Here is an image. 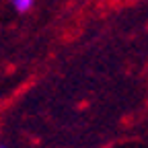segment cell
I'll return each mask as SVG.
<instances>
[{
	"label": "cell",
	"instance_id": "cell-2",
	"mask_svg": "<svg viewBox=\"0 0 148 148\" xmlns=\"http://www.w3.org/2000/svg\"><path fill=\"white\" fill-rule=\"evenodd\" d=\"M0 148H6V146H4V144H0Z\"/></svg>",
	"mask_w": 148,
	"mask_h": 148
},
{
	"label": "cell",
	"instance_id": "cell-1",
	"mask_svg": "<svg viewBox=\"0 0 148 148\" xmlns=\"http://www.w3.org/2000/svg\"><path fill=\"white\" fill-rule=\"evenodd\" d=\"M12 4L18 12H27L31 6H33V0H12Z\"/></svg>",
	"mask_w": 148,
	"mask_h": 148
}]
</instances>
